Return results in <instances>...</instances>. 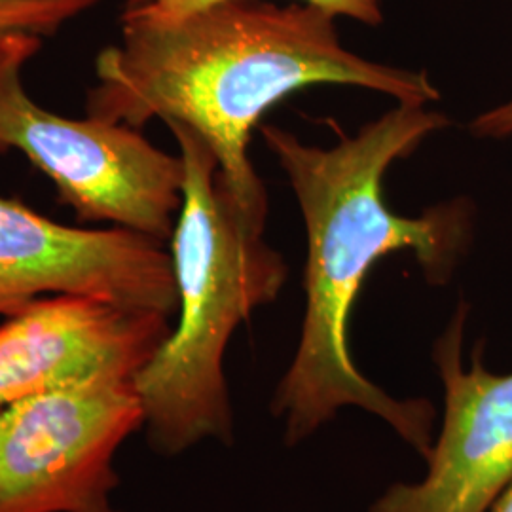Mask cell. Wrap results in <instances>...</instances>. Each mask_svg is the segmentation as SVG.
I'll list each match as a JSON object with an SVG mask.
<instances>
[{"instance_id":"6da1fadb","label":"cell","mask_w":512,"mask_h":512,"mask_svg":"<svg viewBox=\"0 0 512 512\" xmlns=\"http://www.w3.org/2000/svg\"><path fill=\"white\" fill-rule=\"evenodd\" d=\"M450 124L439 110L397 103L329 148L306 145L279 126H260L291 183L308 241L302 332L272 401L289 446L355 406L382 418L418 454L429 456L433 404L395 399L370 382L353 361L349 321L366 275L384 256L412 253L431 285H446L467 255L475 236V205L469 200L437 203L420 217H403L384 198L387 169Z\"/></svg>"},{"instance_id":"7a4b0ae2","label":"cell","mask_w":512,"mask_h":512,"mask_svg":"<svg viewBox=\"0 0 512 512\" xmlns=\"http://www.w3.org/2000/svg\"><path fill=\"white\" fill-rule=\"evenodd\" d=\"M338 18L306 2L222 0L183 18L124 21L95 59L86 112L141 129L150 120L192 129L243 202L268 200L249 158L264 114L311 86H353L397 103L439 101L425 71L385 65L344 46Z\"/></svg>"},{"instance_id":"3957f363","label":"cell","mask_w":512,"mask_h":512,"mask_svg":"<svg viewBox=\"0 0 512 512\" xmlns=\"http://www.w3.org/2000/svg\"><path fill=\"white\" fill-rule=\"evenodd\" d=\"M183 160V202L169 238L179 323L135 385L154 452L177 456L203 440L232 444L226 348L253 311L287 281L285 258L264 238L268 200L243 202L202 139L167 124Z\"/></svg>"},{"instance_id":"277c9868","label":"cell","mask_w":512,"mask_h":512,"mask_svg":"<svg viewBox=\"0 0 512 512\" xmlns=\"http://www.w3.org/2000/svg\"><path fill=\"white\" fill-rule=\"evenodd\" d=\"M40 46L33 35L0 40V154H25L78 220L169 241L183 202L181 156L154 147L141 129L42 109L23 84V67Z\"/></svg>"},{"instance_id":"5b68a950","label":"cell","mask_w":512,"mask_h":512,"mask_svg":"<svg viewBox=\"0 0 512 512\" xmlns=\"http://www.w3.org/2000/svg\"><path fill=\"white\" fill-rule=\"evenodd\" d=\"M145 427L135 380L65 385L0 410V512H118V448Z\"/></svg>"},{"instance_id":"8992f818","label":"cell","mask_w":512,"mask_h":512,"mask_svg":"<svg viewBox=\"0 0 512 512\" xmlns=\"http://www.w3.org/2000/svg\"><path fill=\"white\" fill-rule=\"evenodd\" d=\"M52 294L103 298L133 310H179L165 243L120 226L59 224L0 198V315Z\"/></svg>"},{"instance_id":"52a82bcc","label":"cell","mask_w":512,"mask_h":512,"mask_svg":"<svg viewBox=\"0 0 512 512\" xmlns=\"http://www.w3.org/2000/svg\"><path fill=\"white\" fill-rule=\"evenodd\" d=\"M469 308L459 304L433 349L444 421L420 482L393 484L370 512H488L512 482V372L495 374L476 349L463 365Z\"/></svg>"},{"instance_id":"ba28073f","label":"cell","mask_w":512,"mask_h":512,"mask_svg":"<svg viewBox=\"0 0 512 512\" xmlns=\"http://www.w3.org/2000/svg\"><path fill=\"white\" fill-rule=\"evenodd\" d=\"M158 311L52 294L0 323V410L65 385L135 380L171 332Z\"/></svg>"},{"instance_id":"9c48e42d","label":"cell","mask_w":512,"mask_h":512,"mask_svg":"<svg viewBox=\"0 0 512 512\" xmlns=\"http://www.w3.org/2000/svg\"><path fill=\"white\" fill-rule=\"evenodd\" d=\"M222 0H126L120 21H143L160 23L183 18ZM317 6L334 18H348L368 27L384 25V2L382 0H300Z\"/></svg>"},{"instance_id":"30bf717a","label":"cell","mask_w":512,"mask_h":512,"mask_svg":"<svg viewBox=\"0 0 512 512\" xmlns=\"http://www.w3.org/2000/svg\"><path fill=\"white\" fill-rule=\"evenodd\" d=\"M101 0H0V40L12 35L54 37Z\"/></svg>"},{"instance_id":"8fae6325","label":"cell","mask_w":512,"mask_h":512,"mask_svg":"<svg viewBox=\"0 0 512 512\" xmlns=\"http://www.w3.org/2000/svg\"><path fill=\"white\" fill-rule=\"evenodd\" d=\"M471 133L478 139H509L512 137V99L494 109L478 114L471 122Z\"/></svg>"},{"instance_id":"7c38bea8","label":"cell","mask_w":512,"mask_h":512,"mask_svg":"<svg viewBox=\"0 0 512 512\" xmlns=\"http://www.w3.org/2000/svg\"><path fill=\"white\" fill-rule=\"evenodd\" d=\"M490 512H512V482L505 488V492L497 497Z\"/></svg>"}]
</instances>
